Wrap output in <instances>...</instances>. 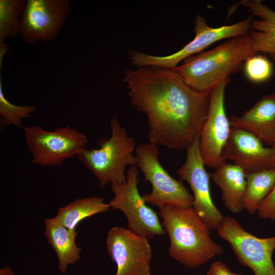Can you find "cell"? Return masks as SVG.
Returning a JSON list of instances; mask_svg holds the SVG:
<instances>
[{"mask_svg":"<svg viewBox=\"0 0 275 275\" xmlns=\"http://www.w3.org/2000/svg\"><path fill=\"white\" fill-rule=\"evenodd\" d=\"M122 81L131 104L147 117L150 143L183 150L199 138L210 91H197L173 69L154 66L128 69Z\"/></svg>","mask_w":275,"mask_h":275,"instance_id":"1","label":"cell"},{"mask_svg":"<svg viewBox=\"0 0 275 275\" xmlns=\"http://www.w3.org/2000/svg\"><path fill=\"white\" fill-rule=\"evenodd\" d=\"M260 39L258 32L250 31L191 56L172 69L194 90L210 92L220 81L240 71L248 58L262 52Z\"/></svg>","mask_w":275,"mask_h":275,"instance_id":"2","label":"cell"},{"mask_svg":"<svg viewBox=\"0 0 275 275\" xmlns=\"http://www.w3.org/2000/svg\"><path fill=\"white\" fill-rule=\"evenodd\" d=\"M158 209L173 259L195 268L222 254V246L211 239V230L193 207L162 206Z\"/></svg>","mask_w":275,"mask_h":275,"instance_id":"3","label":"cell"},{"mask_svg":"<svg viewBox=\"0 0 275 275\" xmlns=\"http://www.w3.org/2000/svg\"><path fill=\"white\" fill-rule=\"evenodd\" d=\"M110 126V138L99 140V148H85L77 156L98 179L101 188L109 183H124L126 180V167L137 164L133 154L134 139L128 135L115 116L111 118Z\"/></svg>","mask_w":275,"mask_h":275,"instance_id":"4","label":"cell"},{"mask_svg":"<svg viewBox=\"0 0 275 275\" xmlns=\"http://www.w3.org/2000/svg\"><path fill=\"white\" fill-rule=\"evenodd\" d=\"M158 146L151 143H140L135 156L138 168L145 180L149 182L152 190L142 195L146 203L157 206L191 207L194 197L181 180H177L166 171L159 161Z\"/></svg>","mask_w":275,"mask_h":275,"instance_id":"5","label":"cell"},{"mask_svg":"<svg viewBox=\"0 0 275 275\" xmlns=\"http://www.w3.org/2000/svg\"><path fill=\"white\" fill-rule=\"evenodd\" d=\"M252 16L228 25L212 28L199 14L195 17V38L179 51L167 56L151 55L145 52L131 51L129 60L138 67L154 66L173 69L187 58L199 53L214 42L225 38H232L247 34L251 30Z\"/></svg>","mask_w":275,"mask_h":275,"instance_id":"6","label":"cell"},{"mask_svg":"<svg viewBox=\"0 0 275 275\" xmlns=\"http://www.w3.org/2000/svg\"><path fill=\"white\" fill-rule=\"evenodd\" d=\"M23 129L32 163L42 167L60 166L66 159L77 157L88 142L87 135L70 126L52 131L37 125Z\"/></svg>","mask_w":275,"mask_h":275,"instance_id":"7","label":"cell"},{"mask_svg":"<svg viewBox=\"0 0 275 275\" xmlns=\"http://www.w3.org/2000/svg\"><path fill=\"white\" fill-rule=\"evenodd\" d=\"M139 168L130 166L126 172V180L122 183H112L114 197L108 203L113 209H119L126 216L128 229L147 238L162 236L166 232L157 213L146 205L139 194Z\"/></svg>","mask_w":275,"mask_h":275,"instance_id":"8","label":"cell"},{"mask_svg":"<svg viewBox=\"0 0 275 275\" xmlns=\"http://www.w3.org/2000/svg\"><path fill=\"white\" fill-rule=\"evenodd\" d=\"M219 237L231 245L239 263L249 267L255 275H275L272 256L275 236L259 238L244 230L231 216H224L217 229Z\"/></svg>","mask_w":275,"mask_h":275,"instance_id":"9","label":"cell"},{"mask_svg":"<svg viewBox=\"0 0 275 275\" xmlns=\"http://www.w3.org/2000/svg\"><path fill=\"white\" fill-rule=\"evenodd\" d=\"M230 81V77L223 79L210 91L208 111L199 136L203 162L215 169L227 162L222 154L232 128L225 111L224 95Z\"/></svg>","mask_w":275,"mask_h":275,"instance_id":"10","label":"cell"},{"mask_svg":"<svg viewBox=\"0 0 275 275\" xmlns=\"http://www.w3.org/2000/svg\"><path fill=\"white\" fill-rule=\"evenodd\" d=\"M71 11L69 0H27L19 24L21 38L30 44L54 40Z\"/></svg>","mask_w":275,"mask_h":275,"instance_id":"11","label":"cell"},{"mask_svg":"<svg viewBox=\"0 0 275 275\" xmlns=\"http://www.w3.org/2000/svg\"><path fill=\"white\" fill-rule=\"evenodd\" d=\"M106 245L117 266L115 275H151L152 251L147 237L116 226L107 231Z\"/></svg>","mask_w":275,"mask_h":275,"instance_id":"12","label":"cell"},{"mask_svg":"<svg viewBox=\"0 0 275 275\" xmlns=\"http://www.w3.org/2000/svg\"><path fill=\"white\" fill-rule=\"evenodd\" d=\"M184 162L178 170L182 181H186L193 192V207L212 230H217L223 216L211 195L209 174L205 170L199 149V138L186 149Z\"/></svg>","mask_w":275,"mask_h":275,"instance_id":"13","label":"cell"},{"mask_svg":"<svg viewBox=\"0 0 275 275\" xmlns=\"http://www.w3.org/2000/svg\"><path fill=\"white\" fill-rule=\"evenodd\" d=\"M223 157L248 174L275 168V148L265 146L255 135L232 127L223 151Z\"/></svg>","mask_w":275,"mask_h":275,"instance_id":"14","label":"cell"},{"mask_svg":"<svg viewBox=\"0 0 275 275\" xmlns=\"http://www.w3.org/2000/svg\"><path fill=\"white\" fill-rule=\"evenodd\" d=\"M232 127L247 131L264 145L275 144V92L265 95L240 116H232Z\"/></svg>","mask_w":275,"mask_h":275,"instance_id":"15","label":"cell"},{"mask_svg":"<svg viewBox=\"0 0 275 275\" xmlns=\"http://www.w3.org/2000/svg\"><path fill=\"white\" fill-rule=\"evenodd\" d=\"M44 235L49 244L55 251L58 259V270L66 272L69 265H74L80 259L82 249L76 245V230L66 227L57 216L44 220Z\"/></svg>","mask_w":275,"mask_h":275,"instance_id":"16","label":"cell"},{"mask_svg":"<svg viewBox=\"0 0 275 275\" xmlns=\"http://www.w3.org/2000/svg\"><path fill=\"white\" fill-rule=\"evenodd\" d=\"M214 183L222 191V198L226 208L232 213H240L246 185V174L239 167L227 162L210 174Z\"/></svg>","mask_w":275,"mask_h":275,"instance_id":"17","label":"cell"},{"mask_svg":"<svg viewBox=\"0 0 275 275\" xmlns=\"http://www.w3.org/2000/svg\"><path fill=\"white\" fill-rule=\"evenodd\" d=\"M238 4L258 18H252L250 28L259 32L262 52L269 54L275 50V12L260 0H242Z\"/></svg>","mask_w":275,"mask_h":275,"instance_id":"18","label":"cell"},{"mask_svg":"<svg viewBox=\"0 0 275 275\" xmlns=\"http://www.w3.org/2000/svg\"><path fill=\"white\" fill-rule=\"evenodd\" d=\"M109 204L103 198L91 197L77 199L67 205L59 208L57 215L66 227L75 230L82 220L96 214L106 212L110 209Z\"/></svg>","mask_w":275,"mask_h":275,"instance_id":"19","label":"cell"},{"mask_svg":"<svg viewBox=\"0 0 275 275\" xmlns=\"http://www.w3.org/2000/svg\"><path fill=\"white\" fill-rule=\"evenodd\" d=\"M246 178L243 209L252 215L258 211L275 186V168L248 174Z\"/></svg>","mask_w":275,"mask_h":275,"instance_id":"20","label":"cell"},{"mask_svg":"<svg viewBox=\"0 0 275 275\" xmlns=\"http://www.w3.org/2000/svg\"><path fill=\"white\" fill-rule=\"evenodd\" d=\"M26 1L0 0V43L19 34L21 16Z\"/></svg>","mask_w":275,"mask_h":275,"instance_id":"21","label":"cell"},{"mask_svg":"<svg viewBox=\"0 0 275 275\" xmlns=\"http://www.w3.org/2000/svg\"><path fill=\"white\" fill-rule=\"evenodd\" d=\"M36 109L37 108L34 106L16 105L9 101L4 93L1 72L0 115L6 124L13 125L17 128H21L22 120L31 117Z\"/></svg>","mask_w":275,"mask_h":275,"instance_id":"22","label":"cell"},{"mask_svg":"<svg viewBox=\"0 0 275 275\" xmlns=\"http://www.w3.org/2000/svg\"><path fill=\"white\" fill-rule=\"evenodd\" d=\"M247 77L254 82H262L269 79L272 75L271 63L266 57L255 54L248 58L244 64Z\"/></svg>","mask_w":275,"mask_h":275,"instance_id":"23","label":"cell"},{"mask_svg":"<svg viewBox=\"0 0 275 275\" xmlns=\"http://www.w3.org/2000/svg\"><path fill=\"white\" fill-rule=\"evenodd\" d=\"M257 212L262 218L275 219V186L261 204Z\"/></svg>","mask_w":275,"mask_h":275,"instance_id":"24","label":"cell"},{"mask_svg":"<svg viewBox=\"0 0 275 275\" xmlns=\"http://www.w3.org/2000/svg\"><path fill=\"white\" fill-rule=\"evenodd\" d=\"M206 275H243L232 271L224 263L221 261L213 262Z\"/></svg>","mask_w":275,"mask_h":275,"instance_id":"25","label":"cell"},{"mask_svg":"<svg viewBox=\"0 0 275 275\" xmlns=\"http://www.w3.org/2000/svg\"><path fill=\"white\" fill-rule=\"evenodd\" d=\"M8 46L5 43H0V69H1L3 60L5 54L8 51Z\"/></svg>","mask_w":275,"mask_h":275,"instance_id":"26","label":"cell"},{"mask_svg":"<svg viewBox=\"0 0 275 275\" xmlns=\"http://www.w3.org/2000/svg\"><path fill=\"white\" fill-rule=\"evenodd\" d=\"M0 275H14L11 268L8 265L0 269Z\"/></svg>","mask_w":275,"mask_h":275,"instance_id":"27","label":"cell"},{"mask_svg":"<svg viewBox=\"0 0 275 275\" xmlns=\"http://www.w3.org/2000/svg\"><path fill=\"white\" fill-rule=\"evenodd\" d=\"M271 58L275 61V50L269 54Z\"/></svg>","mask_w":275,"mask_h":275,"instance_id":"28","label":"cell"},{"mask_svg":"<svg viewBox=\"0 0 275 275\" xmlns=\"http://www.w3.org/2000/svg\"><path fill=\"white\" fill-rule=\"evenodd\" d=\"M273 147H274V148H275V144L274 145V146H273Z\"/></svg>","mask_w":275,"mask_h":275,"instance_id":"29","label":"cell"}]
</instances>
